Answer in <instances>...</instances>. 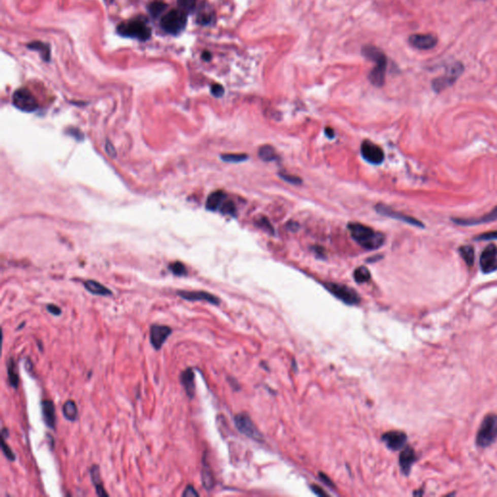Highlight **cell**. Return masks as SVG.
<instances>
[{
	"label": "cell",
	"instance_id": "6da1fadb",
	"mask_svg": "<svg viewBox=\"0 0 497 497\" xmlns=\"http://www.w3.org/2000/svg\"><path fill=\"white\" fill-rule=\"evenodd\" d=\"M353 239L366 250H377L385 242V235L375 231L373 228L358 222H352L348 225Z\"/></svg>",
	"mask_w": 497,
	"mask_h": 497
},
{
	"label": "cell",
	"instance_id": "7a4b0ae2",
	"mask_svg": "<svg viewBox=\"0 0 497 497\" xmlns=\"http://www.w3.org/2000/svg\"><path fill=\"white\" fill-rule=\"evenodd\" d=\"M362 54L366 58L375 62V67L369 74L370 82L376 87H382L385 84L387 59L386 55L377 47L365 46Z\"/></svg>",
	"mask_w": 497,
	"mask_h": 497
},
{
	"label": "cell",
	"instance_id": "3957f363",
	"mask_svg": "<svg viewBox=\"0 0 497 497\" xmlns=\"http://www.w3.org/2000/svg\"><path fill=\"white\" fill-rule=\"evenodd\" d=\"M117 32L122 37L132 38L145 42L151 38L152 28L146 19L141 17L122 22L118 25Z\"/></svg>",
	"mask_w": 497,
	"mask_h": 497
},
{
	"label": "cell",
	"instance_id": "277c9868",
	"mask_svg": "<svg viewBox=\"0 0 497 497\" xmlns=\"http://www.w3.org/2000/svg\"><path fill=\"white\" fill-rule=\"evenodd\" d=\"M188 22V15L180 9L167 12L160 20V26L166 34L179 35L185 30Z\"/></svg>",
	"mask_w": 497,
	"mask_h": 497
},
{
	"label": "cell",
	"instance_id": "5b68a950",
	"mask_svg": "<svg viewBox=\"0 0 497 497\" xmlns=\"http://www.w3.org/2000/svg\"><path fill=\"white\" fill-rule=\"evenodd\" d=\"M497 437V415L488 414L483 420L477 433L476 443L479 447L486 448L494 442Z\"/></svg>",
	"mask_w": 497,
	"mask_h": 497
},
{
	"label": "cell",
	"instance_id": "8992f818",
	"mask_svg": "<svg viewBox=\"0 0 497 497\" xmlns=\"http://www.w3.org/2000/svg\"><path fill=\"white\" fill-rule=\"evenodd\" d=\"M324 287L336 299L341 300L347 305H356L360 302L358 293L352 287L337 283H325Z\"/></svg>",
	"mask_w": 497,
	"mask_h": 497
},
{
	"label": "cell",
	"instance_id": "52a82bcc",
	"mask_svg": "<svg viewBox=\"0 0 497 497\" xmlns=\"http://www.w3.org/2000/svg\"><path fill=\"white\" fill-rule=\"evenodd\" d=\"M12 101L16 108L25 113H31L38 108V103L35 96L30 90L25 88L17 89L13 94Z\"/></svg>",
	"mask_w": 497,
	"mask_h": 497
},
{
	"label": "cell",
	"instance_id": "ba28073f",
	"mask_svg": "<svg viewBox=\"0 0 497 497\" xmlns=\"http://www.w3.org/2000/svg\"><path fill=\"white\" fill-rule=\"evenodd\" d=\"M234 422L237 429L248 438L253 439L257 442H260L262 440L261 433L256 428L254 421L248 414L246 413L238 414L237 416H235Z\"/></svg>",
	"mask_w": 497,
	"mask_h": 497
},
{
	"label": "cell",
	"instance_id": "9c48e42d",
	"mask_svg": "<svg viewBox=\"0 0 497 497\" xmlns=\"http://www.w3.org/2000/svg\"><path fill=\"white\" fill-rule=\"evenodd\" d=\"M464 67L460 62H456L447 70L442 77L437 78L432 82V88L436 92H440L453 83L463 73Z\"/></svg>",
	"mask_w": 497,
	"mask_h": 497
},
{
	"label": "cell",
	"instance_id": "30bf717a",
	"mask_svg": "<svg viewBox=\"0 0 497 497\" xmlns=\"http://www.w3.org/2000/svg\"><path fill=\"white\" fill-rule=\"evenodd\" d=\"M360 153L365 160L371 164H381L385 159L383 149L371 141H365L361 144Z\"/></svg>",
	"mask_w": 497,
	"mask_h": 497
},
{
	"label": "cell",
	"instance_id": "8fae6325",
	"mask_svg": "<svg viewBox=\"0 0 497 497\" xmlns=\"http://www.w3.org/2000/svg\"><path fill=\"white\" fill-rule=\"evenodd\" d=\"M480 266L485 274L497 270V247L495 245L491 244L486 246L481 254Z\"/></svg>",
	"mask_w": 497,
	"mask_h": 497
},
{
	"label": "cell",
	"instance_id": "7c38bea8",
	"mask_svg": "<svg viewBox=\"0 0 497 497\" xmlns=\"http://www.w3.org/2000/svg\"><path fill=\"white\" fill-rule=\"evenodd\" d=\"M172 333V328H170L167 325H160V324H153L150 329V342L154 349L156 351H159L163 344L165 343L168 337Z\"/></svg>",
	"mask_w": 497,
	"mask_h": 497
},
{
	"label": "cell",
	"instance_id": "4fadbf2b",
	"mask_svg": "<svg viewBox=\"0 0 497 497\" xmlns=\"http://www.w3.org/2000/svg\"><path fill=\"white\" fill-rule=\"evenodd\" d=\"M376 211L381 214V215H384V216H387V217H389V218H392V219H395V220H399V221H403V222H406V223H409L413 226H417V227H423L424 225L421 223V221L413 218V217H410V216H407V215H404L402 213H399V212H396V211L392 210L391 208L387 207L386 205H382V204H378L376 205L375 207Z\"/></svg>",
	"mask_w": 497,
	"mask_h": 497
},
{
	"label": "cell",
	"instance_id": "5bb4252c",
	"mask_svg": "<svg viewBox=\"0 0 497 497\" xmlns=\"http://www.w3.org/2000/svg\"><path fill=\"white\" fill-rule=\"evenodd\" d=\"M178 295L181 299L188 300V301H206L213 305H219L221 300L215 296L214 294L209 293L207 291H187V290H180L177 292Z\"/></svg>",
	"mask_w": 497,
	"mask_h": 497
},
{
	"label": "cell",
	"instance_id": "9a60e30c",
	"mask_svg": "<svg viewBox=\"0 0 497 497\" xmlns=\"http://www.w3.org/2000/svg\"><path fill=\"white\" fill-rule=\"evenodd\" d=\"M409 43L419 50H430L437 45V38L432 34H414L409 37Z\"/></svg>",
	"mask_w": 497,
	"mask_h": 497
},
{
	"label": "cell",
	"instance_id": "2e32d148",
	"mask_svg": "<svg viewBox=\"0 0 497 497\" xmlns=\"http://www.w3.org/2000/svg\"><path fill=\"white\" fill-rule=\"evenodd\" d=\"M382 439L388 449L392 451H398L405 445L407 441V436L402 431H388L383 435Z\"/></svg>",
	"mask_w": 497,
	"mask_h": 497
},
{
	"label": "cell",
	"instance_id": "e0dca14e",
	"mask_svg": "<svg viewBox=\"0 0 497 497\" xmlns=\"http://www.w3.org/2000/svg\"><path fill=\"white\" fill-rule=\"evenodd\" d=\"M497 221V207L486 215L479 218H453V221L458 225H477Z\"/></svg>",
	"mask_w": 497,
	"mask_h": 497
},
{
	"label": "cell",
	"instance_id": "ac0fdd59",
	"mask_svg": "<svg viewBox=\"0 0 497 497\" xmlns=\"http://www.w3.org/2000/svg\"><path fill=\"white\" fill-rule=\"evenodd\" d=\"M416 459H417V455H416V453H415L413 448L406 447L401 452L400 455H399V464H400V468H401L402 472L405 475H409L411 468H412V465L416 461Z\"/></svg>",
	"mask_w": 497,
	"mask_h": 497
},
{
	"label": "cell",
	"instance_id": "d6986e66",
	"mask_svg": "<svg viewBox=\"0 0 497 497\" xmlns=\"http://www.w3.org/2000/svg\"><path fill=\"white\" fill-rule=\"evenodd\" d=\"M180 382L185 388V391L188 397L193 398L195 393V383H194V372L192 368L188 367L182 372L180 376Z\"/></svg>",
	"mask_w": 497,
	"mask_h": 497
},
{
	"label": "cell",
	"instance_id": "ffe728a7",
	"mask_svg": "<svg viewBox=\"0 0 497 497\" xmlns=\"http://www.w3.org/2000/svg\"><path fill=\"white\" fill-rule=\"evenodd\" d=\"M42 416L45 424L51 428H55V404L52 400H44L41 402Z\"/></svg>",
	"mask_w": 497,
	"mask_h": 497
},
{
	"label": "cell",
	"instance_id": "44dd1931",
	"mask_svg": "<svg viewBox=\"0 0 497 497\" xmlns=\"http://www.w3.org/2000/svg\"><path fill=\"white\" fill-rule=\"evenodd\" d=\"M226 199H227V195L224 191L216 190L208 196L206 201V209L210 211H219Z\"/></svg>",
	"mask_w": 497,
	"mask_h": 497
},
{
	"label": "cell",
	"instance_id": "7402d4cb",
	"mask_svg": "<svg viewBox=\"0 0 497 497\" xmlns=\"http://www.w3.org/2000/svg\"><path fill=\"white\" fill-rule=\"evenodd\" d=\"M90 478L93 486L95 487L96 493L100 496H108L109 494L105 491V488L103 486V483L101 480L100 476V466L98 465H92L90 468Z\"/></svg>",
	"mask_w": 497,
	"mask_h": 497
},
{
	"label": "cell",
	"instance_id": "603a6c76",
	"mask_svg": "<svg viewBox=\"0 0 497 497\" xmlns=\"http://www.w3.org/2000/svg\"><path fill=\"white\" fill-rule=\"evenodd\" d=\"M84 286L91 294L100 295V296H110L112 295V291L109 288H107L105 286H103L102 284H100L96 281H93V280L86 281Z\"/></svg>",
	"mask_w": 497,
	"mask_h": 497
},
{
	"label": "cell",
	"instance_id": "cb8c5ba5",
	"mask_svg": "<svg viewBox=\"0 0 497 497\" xmlns=\"http://www.w3.org/2000/svg\"><path fill=\"white\" fill-rule=\"evenodd\" d=\"M7 375H8L10 386L17 389L20 384V377L16 367V363L12 357L7 360Z\"/></svg>",
	"mask_w": 497,
	"mask_h": 497
},
{
	"label": "cell",
	"instance_id": "d4e9b609",
	"mask_svg": "<svg viewBox=\"0 0 497 497\" xmlns=\"http://www.w3.org/2000/svg\"><path fill=\"white\" fill-rule=\"evenodd\" d=\"M201 478H202V485L207 489L211 490L215 486V481H214V476L211 471L209 465L206 462V459L204 458L203 460V469L201 472Z\"/></svg>",
	"mask_w": 497,
	"mask_h": 497
},
{
	"label": "cell",
	"instance_id": "484cf974",
	"mask_svg": "<svg viewBox=\"0 0 497 497\" xmlns=\"http://www.w3.org/2000/svg\"><path fill=\"white\" fill-rule=\"evenodd\" d=\"M27 48L29 50L38 52L44 61L50 60L51 51H50V47L48 45L45 44L43 42H40V41H34V42H31V43L27 45Z\"/></svg>",
	"mask_w": 497,
	"mask_h": 497
},
{
	"label": "cell",
	"instance_id": "4316f807",
	"mask_svg": "<svg viewBox=\"0 0 497 497\" xmlns=\"http://www.w3.org/2000/svg\"><path fill=\"white\" fill-rule=\"evenodd\" d=\"M258 156L266 162L274 161V160H277V158H278L275 149L270 145L261 146L258 150Z\"/></svg>",
	"mask_w": 497,
	"mask_h": 497
},
{
	"label": "cell",
	"instance_id": "83f0119b",
	"mask_svg": "<svg viewBox=\"0 0 497 497\" xmlns=\"http://www.w3.org/2000/svg\"><path fill=\"white\" fill-rule=\"evenodd\" d=\"M62 413L65 419L70 421H75L78 418V409L76 403L73 400H68L62 406Z\"/></svg>",
	"mask_w": 497,
	"mask_h": 497
},
{
	"label": "cell",
	"instance_id": "f1b7e54d",
	"mask_svg": "<svg viewBox=\"0 0 497 497\" xmlns=\"http://www.w3.org/2000/svg\"><path fill=\"white\" fill-rule=\"evenodd\" d=\"M213 21H214V14L210 11L209 8L202 7L201 4V7L199 8L198 14H197L196 22L201 25H209Z\"/></svg>",
	"mask_w": 497,
	"mask_h": 497
},
{
	"label": "cell",
	"instance_id": "f546056e",
	"mask_svg": "<svg viewBox=\"0 0 497 497\" xmlns=\"http://www.w3.org/2000/svg\"><path fill=\"white\" fill-rule=\"evenodd\" d=\"M459 253L461 254L462 258H463L465 263L469 267L474 264V260H475V251L473 249V247L471 246H463L459 249Z\"/></svg>",
	"mask_w": 497,
	"mask_h": 497
},
{
	"label": "cell",
	"instance_id": "4dcf8cb0",
	"mask_svg": "<svg viewBox=\"0 0 497 497\" xmlns=\"http://www.w3.org/2000/svg\"><path fill=\"white\" fill-rule=\"evenodd\" d=\"M354 281L356 283L363 284L371 279V274H370V271L366 267L360 266L354 270Z\"/></svg>",
	"mask_w": 497,
	"mask_h": 497
},
{
	"label": "cell",
	"instance_id": "1f68e13d",
	"mask_svg": "<svg viewBox=\"0 0 497 497\" xmlns=\"http://www.w3.org/2000/svg\"><path fill=\"white\" fill-rule=\"evenodd\" d=\"M167 8V5L163 2L160 1H155L149 5V13L152 15L153 18L159 17L164 10Z\"/></svg>",
	"mask_w": 497,
	"mask_h": 497
},
{
	"label": "cell",
	"instance_id": "d6a6232c",
	"mask_svg": "<svg viewBox=\"0 0 497 497\" xmlns=\"http://www.w3.org/2000/svg\"><path fill=\"white\" fill-rule=\"evenodd\" d=\"M197 0H177L179 9L185 12L187 15L193 13L196 8Z\"/></svg>",
	"mask_w": 497,
	"mask_h": 497
},
{
	"label": "cell",
	"instance_id": "836d02e7",
	"mask_svg": "<svg viewBox=\"0 0 497 497\" xmlns=\"http://www.w3.org/2000/svg\"><path fill=\"white\" fill-rule=\"evenodd\" d=\"M221 160L225 162H231V163H238L242 162L248 159V155L245 154H225L221 155Z\"/></svg>",
	"mask_w": 497,
	"mask_h": 497
},
{
	"label": "cell",
	"instance_id": "e575fe53",
	"mask_svg": "<svg viewBox=\"0 0 497 497\" xmlns=\"http://www.w3.org/2000/svg\"><path fill=\"white\" fill-rule=\"evenodd\" d=\"M255 224H256V225H257L259 228L263 229L264 231L267 232V233H269V234H271V235H274V234H275V230H274V228H273L272 224L270 223L269 220H268L267 218H266V217H260V218H259L257 221H255Z\"/></svg>",
	"mask_w": 497,
	"mask_h": 497
},
{
	"label": "cell",
	"instance_id": "d590c367",
	"mask_svg": "<svg viewBox=\"0 0 497 497\" xmlns=\"http://www.w3.org/2000/svg\"><path fill=\"white\" fill-rule=\"evenodd\" d=\"M219 211L221 212V214H223V215L235 216V214H236V207H235V204L233 203V201L226 199L223 202V204L221 205V207Z\"/></svg>",
	"mask_w": 497,
	"mask_h": 497
},
{
	"label": "cell",
	"instance_id": "8d00e7d4",
	"mask_svg": "<svg viewBox=\"0 0 497 497\" xmlns=\"http://www.w3.org/2000/svg\"><path fill=\"white\" fill-rule=\"evenodd\" d=\"M169 269L170 271L176 275V276H185L187 274V269H186V266H184L182 262L180 261H176V262H173L169 266Z\"/></svg>",
	"mask_w": 497,
	"mask_h": 497
},
{
	"label": "cell",
	"instance_id": "74e56055",
	"mask_svg": "<svg viewBox=\"0 0 497 497\" xmlns=\"http://www.w3.org/2000/svg\"><path fill=\"white\" fill-rule=\"evenodd\" d=\"M1 449H2V452L8 460H10V461L16 460V454L12 452L11 448L7 445V443L5 442V438H2Z\"/></svg>",
	"mask_w": 497,
	"mask_h": 497
},
{
	"label": "cell",
	"instance_id": "f35d334b",
	"mask_svg": "<svg viewBox=\"0 0 497 497\" xmlns=\"http://www.w3.org/2000/svg\"><path fill=\"white\" fill-rule=\"evenodd\" d=\"M279 176L282 178L283 180H285L287 183L289 184H292V185H300L302 183V180L300 178L295 176V175H290V174H287V173H279Z\"/></svg>",
	"mask_w": 497,
	"mask_h": 497
},
{
	"label": "cell",
	"instance_id": "ab89813d",
	"mask_svg": "<svg viewBox=\"0 0 497 497\" xmlns=\"http://www.w3.org/2000/svg\"><path fill=\"white\" fill-rule=\"evenodd\" d=\"M497 239V231H490L480 234L476 236V241H487V240H495Z\"/></svg>",
	"mask_w": 497,
	"mask_h": 497
},
{
	"label": "cell",
	"instance_id": "60d3db41",
	"mask_svg": "<svg viewBox=\"0 0 497 497\" xmlns=\"http://www.w3.org/2000/svg\"><path fill=\"white\" fill-rule=\"evenodd\" d=\"M211 93L215 96V97H221L224 93V89L223 87L219 85V84H215L211 87Z\"/></svg>",
	"mask_w": 497,
	"mask_h": 497
},
{
	"label": "cell",
	"instance_id": "b9f144b4",
	"mask_svg": "<svg viewBox=\"0 0 497 497\" xmlns=\"http://www.w3.org/2000/svg\"><path fill=\"white\" fill-rule=\"evenodd\" d=\"M183 496L184 497H197L199 496V493L196 491V489L193 487L192 486H187L183 492Z\"/></svg>",
	"mask_w": 497,
	"mask_h": 497
},
{
	"label": "cell",
	"instance_id": "7bdbcfd3",
	"mask_svg": "<svg viewBox=\"0 0 497 497\" xmlns=\"http://www.w3.org/2000/svg\"><path fill=\"white\" fill-rule=\"evenodd\" d=\"M47 311L54 315V316H60L61 315V309L57 306V305H55V304H48L47 305Z\"/></svg>",
	"mask_w": 497,
	"mask_h": 497
},
{
	"label": "cell",
	"instance_id": "ee69618b",
	"mask_svg": "<svg viewBox=\"0 0 497 497\" xmlns=\"http://www.w3.org/2000/svg\"><path fill=\"white\" fill-rule=\"evenodd\" d=\"M320 478L322 480V482H324V484H326L327 486H334L333 483H332V480L327 477L326 475H324V473H320Z\"/></svg>",
	"mask_w": 497,
	"mask_h": 497
},
{
	"label": "cell",
	"instance_id": "f6af8a7d",
	"mask_svg": "<svg viewBox=\"0 0 497 497\" xmlns=\"http://www.w3.org/2000/svg\"><path fill=\"white\" fill-rule=\"evenodd\" d=\"M312 488H313L314 492H316L318 495H327V494H326V493H325V492H324V491H323V490L320 488V486H316V485H315V486H312Z\"/></svg>",
	"mask_w": 497,
	"mask_h": 497
},
{
	"label": "cell",
	"instance_id": "bcb514c9",
	"mask_svg": "<svg viewBox=\"0 0 497 497\" xmlns=\"http://www.w3.org/2000/svg\"><path fill=\"white\" fill-rule=\"evenodd\" d=\"M324 133H325V135L328 138H333L334 137V130L332 129V127H326L325 130H324Z\"/></svg>",
	"mask_w": 497,
	"mask_h": 497
},
{
	"label": "cell",
	"instance_id": "7dc6e473",
	"mask_svg": "<svg viewBox=\"0 0 497 497\" xmlns=\"http://www.w3.org/2000/svg\"><path fill=\"white\" fill-rule=\"evenodd\" d=\"M202 58H203L204 60H206V61H209V60H211V58H212V55H211L210 52H207V51H206V52H204V53L202 54Z\"/></svg>",
	"mask_w": 497,
	"mask_h": 497
}]
</instances>
